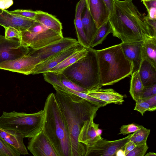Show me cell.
<instances>
[{
  "label": "cell",
  "instance_id": "6da1fadb",
  "mask_svg": "<svg viewBox=\"0 0 156 156\" xmlns=\"http://www.w3.org/2000/svg\"><path fill=\"white\" fill-rule=\"evenodd\" d=\"M55 98L67 128L72 156H85L86 146L79 142L82 127L88 120L95 118L101 106L75 94L54 88Z\"/></svg>",
  "mask_w": 156,
  "mask_h": 156
},
{
  "label": "cell",
  "instance_id": "7a4b0ae2",
  "mask_svg": "<svg viewBox=\"0 0 156 156\" xmlns=\"http://www.w3.org/2000/svg\"><path fill=\"white\" fill-rule=\"evenodd\" d=\"M108 20L114 37L122 42L145 41L156 38V31L148 23L132 0H113Z\"/></svg>",
  "mask_w": 156,
  "mask_h": 156
},
{
  "label": "cell",
  "instance_id": "3957f363",
  "mask_svg": "<svg viewBox=\"0 0 156 156\" xmlns=\"http://www.w3.org/2000/svg\"><path fill=\"white\" fill-rule=\"evenodd\" d=\"M43 110V131L58 156H72L71 144L66 123L55 94L52 93L48 95Z\"/></svg>",
  "mask_w": 156,
  "mask_h": 156
},
{
  "label": "cell",
  "instance_id": "277c9868",
  "mask_svg": "<svg viewBox=\"0 0 156 156\" xmlns=\"http://www.w3.org/2000/svg\"><path fill=\"white\" fill-rule=\"evenodd\" d=\"M96 51L102 86L113 85L132 74L131 64L120 44Z\"/></svg>",
  "mask_w": 156,
  "mask_h": 156
},
{
  "label": "cell",
  "instance_id": "5b68a950",
  "mask_svg": "<svg viewBox=\"0 0 156 156\" xmlns=\"http://www.w3.org/2000/svg\"><path fill=\"white\" fill-rule=\"evenodd\" d=\"M83 57L61 73L72 82L88 92L102 86L101 83L98 61L96 50L90 47Z\"/></svg>",
  "mask_w": 156,
  "mask_h": 156
},
{
  "label": "cell",
  "instance_id": "8992f818",
  "mask_svg": "<svg viewBox=\"0 0 156 156\" xmlns=\"http://www.w3.org/2000/svg\"><path fill=\"white\" fill-rule=\"evenodd\" d=\"M44 119V110L31 113L3 111L0 117V128L15 131L24 138H31L42 130Z\"/></svg>",
  "mask_w": 156,
  "mask_h": 156
},
{
  "label": "cell",
  "instance_id": "52a82bcc",
  "mask_svg": "<svg viewBox=\"0 0 156 156\" xmlns=\"http://www.w3.org/2000/svg\"><path fill=\"white\" fill-rule=\"evenodd\" d=\"M20 32V41L34 50L58 42L63 38L62 33L53 31L36 21L27 29Z\"/></svg>",
  "mask_w": 156,
  "mask_h": 156
},
{
  "label": "cell",
  "instance_id": "ba28073f",
  "mask_svg": "<svg viewBox=\"0 0 156 156\" xmlns=\"http://www.w3.org/2000/svg\"><path fill=\"white\" fill-rule=\"evenodd\" d=\"M133 134L115 140H107L102 138L91 146L86 147L85 156H115L119 151L124 148Z\"/></svg>",
  "mask_w": 156,
  "mask_h": 156
},
{
  "label": "cell",
  "instance_id": "9c48e42d",
  "mask_svg": "<svg viewBox=\"0 0 156 156\" xmlns=\"http://www.w3.org/2000/svg\"><path fill=\"white\" fill-rule=\"evenodd\" d=\"M31 48L19 40L0 34V63L13 60L28 54Z\"/></svg>",
  "mask_w": 156,
  "mask_h": 156
},
{
  "label": "cell",
  "instance_id": "30bf717a",
  "mask_svg": "<svg viewBox=\"0 0 156 156\" xmlns=\"http://www.w3.org/2000/svg\"><path fill=\"white\" fill-rule=\"evenodd\" d=\"M41 62L39 58L27 54L13 60L0 63V69L29 75L32 74L36 66Z\"/></svg>",
  "mask_w": 156,
  "mask_h": 156
},
{
  "label": "cell",
  "instance_id": "8fae6325",
  "mask_svg": "<svg viewBox=\"0 0 156 156\" xmlns=\"http://www.w3.org/2000/svg\"><path fill=\"white\" fill-rule=\"evenodd\" d=\"M84 48L78 43L51 56L37 64L32 74L48 72L69 56Z\"/></svg>",
  "mask_w": 156,
  "mask_h": 156
},
{
  "label": "cell",
  "instance_id": "7c38bea8",
  "mask_svg": "<svg viewBox=\"0 0 156 156\" xmlns=\"http://www.w3.org/2000/svg\"><path fill=\"white\" fill-rule=\"evenodd\" d=\"M27 149L34 156H58L50 141L42 130L30 138Z\"/></svg>",
  "mask_w": 156,
  "mask_h": 156
},
{
  "label": "cell",
  "instance_id": "4fadbf2b",
  "mask_svg": "<svg viewBox=\"0 0 156 156\" xmlns=\"http://www.w3.org/2000/svg\"><path fill=\"white\" fill-rule=\"evenodd\" d=\"M78 43V41L75 39L63 37L58 42L39 49L34 50L31 48L28 54L39 58L42 62L51 56Z\"/></svg>",
  "mask_w": 156,
  "mask_h": 156
},
{
  "label": "cell",
  "instance_id": "5bb4252c",
  "mask_svg": "<svg viewBox=\"0 0 156 156\" xmlns=\"http://www.w3.org/2000/svg\"><path fill=\"white\" fill-rule=\"evenodd\" d=\"M35 21L10 13L8 10L0 9V25L4 28L14 27L20 32L27 30Z\"/></svg>",
  "mask_w": 156,
  "mask_h": 156
},
{
  "label": "cell",
  "instance_id": "9a60e30c",
  "mask_svg": "<svg viewBox=\"0 0 156 156\" xmlns=\"http://www.w3.org/2000/svg\"><path fill=\"white\" fill-rule=\"evenodd\" d=\"M144 41L129 42H122L120 44L123 53L131 65L132 73L138 70L142 60V45Z\"/></svg>",
  "mask_w": 156,
  "mask_h": 156
},
{
  "label": "cell",
  "instance_id": "2e32d148",
  "mask_svg": "<svg viewBox=\"0 0 156 156\" xmlns=\"http://www.w3.org/2000/svg\"><path fill=\"white\" fill-rule=\"evenodd\" d=\"M94 119L88 120L84 123L79 135V142L85 145L86 147L91 146L102 138L99 129V124L94 123Z\"/></svg>",
  "mask_w": 156,
  "mask_h": 156
},
{
  "label": "cell",
  "instance_id": "e0dca14e",
  "mask_svg": "<svg viewBox=\"0 0 156 156\" xmlns=\"http://www.w3.org/2000/svg\"><path fill=\"white\" fill-rule=\"evenodd\" d=\"M91 15L97 28L109 19L110 14L103 0H88Z\"/></svg>",
  "mask_w": 156,
  "mask_h": 156
},
{
  "label": "cell",
  "instance_id": "ac0fdd59",
  "mask_svg": "<svg viewBox=\"0 0 156 156\" xmlns=\"http://www.w3.org/2000/svg\"><path fill=\"white\" fill-rule=\"evenodd\" d=\"M0 136L20 155L29 154L27 149L23 143L24 138L20 134L13 130L0 128Z\"/></svg>",
  "mask_w": 156,
  "mask_h": 156
},
{
  "label": "cell",
  "instance_id": "d6986e66",
  "mask_svg": "<svg viewBox=\"0 0 156 156\" xmlns=\"http://www.w3.org/2000/svg\"><path fill=\"white\" fill-rule=\"evenodd\" d=\"M87 94L106 102L107 104H122L124 101V96L112 88L99 89L88 92Z\"/></svg>",
  "mask_w": 156,
  "mask_h": 156
},
{
  "label": "cell",
  "instance_id": "ffe728a7",
  "mask_svg": "<svg viewBox=\"0 0 156 156\" xmlns=\"http://www.w3.org/2000/svg\"><path fill=\"white\" fill-rule=\"evenodd\" d=\"M86 0H80L76 4L74 24L78 43L86 47L89 44L88 39L84 31L81 21V15L86 5Z\"/></svg>",
  "mask_w": 156,
  "mask_h": 156
},
{
  "label": "cell",
  "instance_id": "44dd1931",
  "mask_svg": "<svg viewBox=\"0 0 156 156\" xmlns=\"http://www.w3.org/2000/svg\"><path fill=\"white\" fill-rule=\"evenodd\" d=\"M138 71L144 87L156 84V67L146 59L142 58Z\"/></svg>",
  "mask_w": 156,
  "mask_h": 156
},
{
  "label": "cell",
  "instance_id": "7402d4cb",
  "mask_svg": "<svg viewBox=\"0 0 156 156\" xmlns=\"http://www.w3.org/2000/svg\"><path fill=\"white\" fill-rule=\"evenodd\" d=\"M81 21L84 31L90 45L98 28H97L90 12L88 0H86L85 6L82 14Z\"/></svg>",
  "mask_w": 156,
  "mask_h": 156
},
{
  "label": "cell",
  "instance_id": "603a6c76",
  "mask_svg": "<svg viewBox=\"0 0 156 156\" xmlns=\"http://www.w3.org/2000/svg\"><path fill=\"white\" fill-rule=\"evenodd\" d=\"M34 20L48 28L60 33H62V23L54 16L41 10H37Z\"/></svg>",
  "mask_w": 156,
  "mask_h": 156
},
{
  "label": "cell",
  "instance_id": "cb8c5ba5",
  "mask_svg": "<svg viewBox=\"0 0 156 156\" xmlns=\"http://www.w3.org/2000/svg\"><path fill=\"white\" fill-rule=\"evenodd\" d=\"M130 82V94L136 102L141 101L144 86L140 79L138 70L133 73Z\"/></svg>",
  "mask_w": 156,
  "mask_h": 156
},
{
  "label": "cell",
  "instance_id": "d4e9b609",
  "mask_svg": "<svg viewBox=\"0 0 156 156\" xmlns=\"http://www.w3.org/2000/svg\"><path fill=\"white\" fill-rule=\"evenodd\" d=\"M142 58H145L156 67V38L144 41L142 45Z\"/></svg>",
  "mask_w": 156,
  "mask_h": 156
},
{
  "label": "cell",
  "instance_id": "484cf974",
  "mask_svg": "<svg viewBox=\"0 0 156 156\" xmlns=\"http://www.w3.org/2000/svg\"><path fill=\"white\" fill-rule=\"evenodd\" d=\"M87 48H84L82 50L77 51L69 56L48 72L61 73L66 68L84 56L87 53Z\"/></svg>",
  "mask_w": 156,
  "mask_h": 156
},
{
  "label": "cell",
  "instance_id": "4316f807",
  "mask_svg": "<svg viewBox=\"0 0 156 156\" xmlns=\"http://www.w3.org/2000/svg\"><path fill=\"white\" fill-rule=\"evenodd\" d=\"M110 33H112V30L108 20L100 28H98L94 38L90 44V47L92 48L102 44Z\"/></svg>",
  "mask_w": 156,
  "mask_h": 156
},
{
  "label": "cell",
  "instance_id": "83f0119b",
  "mask_svg": "<svg viewBox=\"0 0 156 156\" xmlns=\"http://www.w3.org/2000/svg\"><path fill=\"white\" fill-rule=\"evenodd\" d=\"M54 88L59 89L75 94L82 98L86 99L92 103L98 105H101L103 103V101L99 99L94 98L86 93L76 91L69 89L64 86L61 83L58 86L52 85Z\"/></svg>",
  "mask_w": 156,
  "mask_h": 156
},
{
  "label": "cell",
  "instance_id": "f1b7e54d",
  "mask_svg": "<svg viewBox=\"0 0 156 156\" xmlns=\"http://www.w3.org/2000/svg\"><path fill=\"white\" fill-rule=\"evenodd\" d=\"M150 130L143 126L137 131L134 132L129 140L133 141L136 145L147 144Z\"/></svg>",
  "mask_w": 156,
  "mask_h": 156
},
{
  "label": "cell",
  "instance_id": "f546056e",
  "mask_svg": "<svg viewBox=\"0 0 156 156\" xmlns=\"http://www.w3.org/2000/svg\"><path fill=\"white\" fill-rule=\"evenodd\" d=\"M58 79L66 87L74 90L87 94L88 91L69 80L61 73H56Z\"/></svg>",
  "mask_w": 156,
  "mask_h": 156
},
{
  "label": "cell",
  "instance_id": "4dcf8cb0",
  "mask_svg": "<svg viewBox=\"0 0 156 156\" xmlns=\"http://www.w3.org/2000/svg\"><path fill=\"white\" fill-rule=\"evenodd\" d=\"M18 152L5 142L0 136V156H19Z\"/></svg>",
  "mask_w": 156,
  "mask_h": 156
},
{
  "label": "cell",
  "instance_id": "1f68e13d",
  "mask_svg": "<svg viewBox=\"0 0 156 156\" xmlns=\"http://www.w3.org/2000/svg\"><path fill=\"white\" fill-rule=\"evenodd\" d=\"M142 126L134 123L123 125L121 127L119 134L126 135L135 132L140 129Z\"/></svg>",
  "mask_w": 156,
  "mask_h": 156
},
{
  "label": "cell",
  "instance_id": "d6a6232c",
  "mask_svg": "<svg viewBox=\"0 0 156 156\" xmlns=\"http://www.w3.org/2000/svg\"><path fill=\"white\" fill-rule=\"evenodd\" d=\"M148 149L147 144L137 145L126 156H144Z\"/></svg>",
  "mask_w": 156,
  "mask_h": 156
},
{
  "label": "cell",
  "instance_id": "836d02e7",
  "mask_svg": "<svg viewBox=\"0 0 156 156\" xmlns=\"http://www.w3.org/2000/svg\"><path fill=\"white\" fill-rule=\"evenodd\" d=\"M9 12L11 14L34 20L36 13V11L22 9H16Z\"/></svg>",
  "mask_w": 156,
  "mask_h": 156
},
{
  "label": "cell",
  "instance_id": "e575fe53",
  "mask_svg": "<svg viewBox=\"0 0 156 156\" xmlns=\"http://www.w3.org/2000/svg\"><path fill=\"white\" fill-rule=\"evenodd\" d=\"M155 95H156V84L144 87L141 100L145 101Z\"/></svg>",
  "mask_w": 156,
  "mask_h": 156
},
{
  "label": "cell",
  "instance_id": "d590c367",
  "mask_svg": "<svg viewBox=\"0 0 156 156\" xmlns=\"http://www.w3.org/2000/svg\"><path fill=\"white\" fill-rule=\"evenodd\" d=\"M5 37L6 38H14L21 40V34L20 31L15 28L11 27H4Z\"/></svg>",
  "mask_w": 156,
  "mask_h": 156
},
{
  "label": "cell",
  "instance_id": "8d00e7d4",
  "mask_svg": "<svg viewBox=\"0 0 156 156\" xmlns=\"http://www.w3.org/2000/svg\"><path fill=\"white\" fill-rule=\"evenodd\" d=\"M150 105L147 102L141 100L136 102L134 110L139 112L143 116L144 113L147 111H150Z\"/></svg>",
  "mask_w": 156,
  "mask_h": 156
},
{
  "label": "cell",
  "instance_id": "74e56055",
  "mask_svg": "<svg viewBox=\"0 0 156 156\" xmlns=\"http://www.w3.org/2000/svg\"><path fill=\"white\" fill-rule=\"evenodd\" d=\"M136 146L134 142L131 140H129L125 144L124 147V154L126 155L131 151Z\"/></svg>",
  "mask_w": 156,
  "mask_h": 156
},
{
  "label": "cell",
  "instance_id": "f35d334b",
  "mask_svg": "<svg viewBox=\"0 0 156 156\" xmlns=\"http://www.w3.org/2000/svg\"><path fill=\"white\" fill-rule=\"evenodd\" d=\"M147 15L146 16L148 19L156 20V7H152L147 9Z\"/></svg>",
  "mask_w": 156,
  "mask_h": 156
},
{
  "label": "cell",
  "instance_id": "ab89813d",
  "mask_svg": "<svg viewBox=\"0 0 156 156\" xmlns=\"http://www.w3.org/2000/svg\"><path fill=\"white\" fill-rule=\"evenodd\" d=\"M150 105V111H153L156 109V95H155L147 99L145 101Z\"/></svg>",
  "mask_w": 156,
  "mask_h": 156
},
{
  "label": "cell",
  "instance_id": "60d3db41",
  "mask_svg": "<svg viewBox=\"0 0 156 156\" xmlns=\"http://www.w3.org/2000/svg\"><path fill=\"white\" fill-rule=\"evenodd\" d=\"M107 7L110 14L112 13L113 5V0H103Z\"/></svg>",
  "mask_w": 156,
  "mask_h": 156
},
{
  "label": "cell",
  "instance_id": "b9f144b4",
  "mask_svg": "<svg viewBox=\"0 0 156 156\" xmlns=\"http://www.w3.org/2000/svg\"><path fill=\"white\" fill-rule=\"evenodd\" d=\"M143 3L147 9L152 7H156V0L144 1Z\"/></svg>",
  "mask_w": 156,
  "mask_h": 156
},
{
  "label": "cell",
  "instance_id": "7bdbcfd3",
  "mask_svg": "<svg viewBox=\"0 0 156 156\" xmlns=\"http://www.w3.org/2000/svg\"><path fill=\"white\" fill-rule=\"evenodd\" d=\"M6 9L11 6L13 3V0H5Z\"/></svg>",
  "mask_w": 156,
  "mask_h": 156
},
{
  "label": "cell",
  "instance_id": "ee69618b",
  "mask_svg": "<svg viewBox=\"0 0 156 156\" xmlns=\"http://www.w3.org/2000/svg\"><path fill=\"white\" fill-rule=\"evenodd\" d=\"M0 9L5 10V0H0Z\"/></svg>",
  "mask_w": 156,
  "mask_h": 156
},
{
  "label": "cell",
  "instance_id": "f6af8a7d",
  "mask_svg": "<svg viewBox=\"0 0 156 156\" xmlns=\"http://www.w3.org/2000/svg\"><path fill=\"white\" fill-rule=\"evenodd\" d=\"M145 156H156L155 153L153 152H149L146 154L145 155Z\"/></svg>",
  "mask_w": 156,
  "mask_h": 156
},
{
  "label": "cell",
  "instance_id": "bcb514c9",
  "mask_svg": "<svg viewBox=\"0 0 156 156\" xmlns=\"http://www.w3.org/2000/svg\"><path fill=\"white\" fill-rule=\"evenodd\" d=\"M151 0H141V1L142 2H144V1H149Z\"/></svg>",
  "mask_w": 156,
  "mask_h": 156
}]
</instances>
